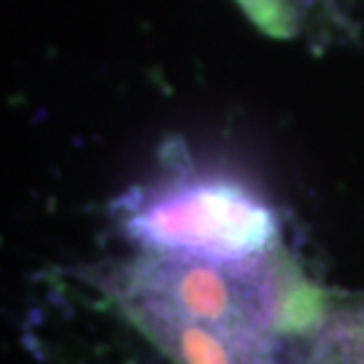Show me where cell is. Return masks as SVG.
<instances>
[{
	"label": "cell",
	"mask_w": 364,
	"mask_h": 364,
	"mask_svg": "<svg viewBox=\"0 0 364 364\" xmlns=\"http://www.w3.org/2000/svg\"><path fill=\"white\" fill-rule=\"evenodd\" d=\"M100 289L170 364H294L321 294L284 243L240 259L135 251Z\"/></svg>",
	"instance_id": "1"
},
{
	"label": "cell",
	"mask_w": 364,
	"mask_h": 364,
	"mask_svg": "<svg viewBox=\"0 0 364 364\" xmlns=\"http://www.w3.org/2000/svg\"><path fill=\"white\" fill-rule=\"evenodd\" d=\"M122 230L138 251L203 259H240L284 243L275 210L224 178H178L144 192Z\"/></svg>",
	"instance_id": "2"
},
{
	"label": "cell",
	"mask_w": 364,
	"mask_h": 364,
	"mask_svg": "<svg viewBox=\"0 0 364 364\" xmlns=\"http://www.w3.org/2000/svg\"><path fill=\"white\" fill-rule=\"evenodd\" d=\"M294 364H364V291H321Z\"/></svg>",
	"instance_id": "3"
}]
</instances>
